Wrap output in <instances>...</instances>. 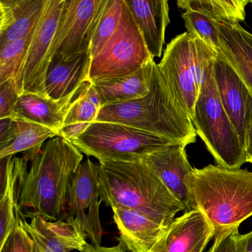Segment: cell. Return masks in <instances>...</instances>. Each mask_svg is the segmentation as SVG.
<instances>
[{
  "instance_id": "1",
  "label": "cell",
  "mask_w": 252,
  "mask_h": 252,
  "mask_svg": "<svg viewBox=\"0 0 252 252\" xmlns=\"http://www.w3.org/2000/svg\"><path fill=\"white\" fill-rule=\"evenodd\" d=\"M32 160L16 157L17 209L24 215H39L50 221L61 219L72 179L83 162V154L63 137L51 138Z\"/></svg>"
},
{
  "instance_id": "2",
  "label": "cell",
  "mask_w": 252,
  "mask_h": 252,
  "mask_svg": "<svg viewBox=\"0 0 252 252\" xmlns=\"http://www.w3.org/2000/svg\"><path fill=\"white\" fill-rule=\"evenodd\" d=\"M98 164L100 199L106 206L132 209L166 227L185 211L141 159L103 160Z\"/></svg>"
},
{
  "instance_id": "3",
  "label": "cell",
  "mask_w": 252,
  "mask_h": 252,
  "mask_svg": "<svg viewBox=\"0 0 252 252\" xmlns=\"http://www.w3.org/2000/svg\"><path fill=\"white\" fill-rule=\"evenodd\" d=\"M189 187L194 210L204 215L215 237L252 216V172L247 169L212 164L194 169Z\"/></svg>"
},
{
  "instance_id": "4",
  "label": "cell",
  "mask_w": 252,
  "mask_h": 252,
  "mask_svg": "<svg viewBox=\"0 0 252 252\" xmlns=\"http://www.w3.org/2000/svg\"><path fill=\"white\" fill-rule=\"evenodd\" d=\"M95 122L122 124L186 145L195 142L197 136L191 119L174 99L156 63L146 96L103 106Z\"/></svg>"
},
{
  "instance_id": "5",
  "label": "cell",
  "mask_w": 252,
  "mask_h": 252,
  "mask_svg": "<svg viewBox=\"0 0 252 252\" xmlns=\"http://www.w3.org/2000/svg\"><path fill=\"white\" fill-rule=\"evenodd\" d=\"M218 53L185 32L166 46L158 67L177 104L192 119L202 85L213 76Z\"/></svg>"
},
{
  "instance_id": "6",
  "label": "cell",
  "mask_w": 252,
  "mask_h": 252,
  "mask_svg": "<svg viewBox=\"0 0 252 252\" xmlns=\"http://www.w3.org/2000/svg\"><path fill=\"white\" fill-rule=\"evenodd\" d=\"M191 120L218 165L236 169L246 163L244 146L222 107L214 74L202 85Z\"/></svg>"
},
{
  "instance_id": "7",
  "label": "cell",
  "mask_w": 252,
  "mask_h": 252,
  "mask_svg": "<svg viewBox=\"0 0 252 252\" xmlns=\"http://www.w3.org/2000/svg\"><path fill=\"white\" fill-rule=\"evenodd\" d=\"M70 142L88 157L103 160H131L175 141L132 126L112 122H94L78 138Z\"/></svg>"
},
{
  "instance_id": "8",
  "label": "cell",
  "mask_w": 252,
  "mask_h": 252,
  "mask_svg": "<svg viewBox=\"0 0 252 252\" xmlns=\"http://www.w3.org/2000/svg\"><path fill=\"white\" fill-rule=\"evenodd\" d=\"M153 60L127 7L117 33L91 60L90 81L95 83L123 77L135 73Z\"/></svg>"
},
{
  "instance_id": "9",
  "label": "cell",
  "mask_w": 252,
  "mask_h": 252,
  "mask_svg": "<svg viewBox=\"0 0 252 252\" xmlns=\"http://www.w3.org/2000/svg\"><path fill=\"white\" fill-rule=\"evenodd\" d=\"M107 0H64L50 58L70 59L91 53L95 29Z\"/></svg>"
},
{
  "instance_id": "10",
  "label": "cell",
  "mask_w": 252,
  "mask_h": 252,
  "mask_svg": "<svg viewBox=\"0 0 252 252\" xmlns=\"http://www.w3.org/2000/svg\"><path fill=\"white\" fill-rule=\"evenodd\" d=\"M99 164L88 158L79 165L69 187L60 220L79 224L93 246H101L104 230L100 220Z\"/></svg>"
},
{
  "instance_id": "11",
  "label": "cell",
  "mask_w": 252,
  "mask_h": 252,
  "mask_svg": "<svg viewBox=\"0 0 252 252\" xmlns=\"http://www.w3.org/2000/svg\"><path fill=\"white\" fill-rule=\"evenodd\" d=\"M64 0H47L33 33L22 74L24 93L48 97L45 88L50 50L64 7Z\"/></svg>"
},
{
  "instance_id": "12",
  "label": "cell",
  "mask_w": 252,
  "mask_h": 252,
  "mask_svg": "<svg viewBox=\"0 0 252 252\" xmlns=\"http://www.w3.org/2000/svg\"><path fill=\"white\" fill-rule=\"evenodd\" d=\"M213 74L222 107L246 147V135L252 121V93L220 51Z\"/></svg>"
},
{
  "instance_id": "13",
  "label": "cell",
  "mask_w": 252,
  "mask_h": 252,
  "mask_svg": "<svg viewBox=\"0 0 252 252\" xmlns=\"http://www.w3.org/2000/svg\"><path fill=\"white\" fill-rule=\"evenodd\" d=\"M187 146L181 143L173 144L141 159L179 200L186 212H190L194 210L189 187L194 168L189 162L186 153Z\"/></svg>"
},
{
  "instance_id": "14",
  "label": "cell",
  "mask_w": 252,
  "mask_h": 252,
  "mask_svg": "<svg viewBox=\"0 0 252 252\" xmlns=\"http://www.w3.org/2000/svg\"><path fill=\"white\" fill-rule=\"evenodd\" d=\"M20 214L36 252H81L88 244V235L76 222L63 220L50 221L39 215H33L28 222L22 212Z\"/></svg>"
},
{
  "instance_id": "15",
  "label": "cell",
  "mask_w": 252,
  "mask_h": 252,
  "mask_svg": "<svg viewBox=\"0 0 252 252\" xmlns=\"http://www.w3.org/2000/svg\"><path fill=\"white\" fill-rule=\"evenodd\" d=\"M215 231L198 210L175 218L149 252H203Z\"/></svg>"
},
{
  "instance_id": "16",
  "label": "cell",
  "mask_w": 252,
  "mask_h": 252,
  "mask_svg": "<svg viewBox=\"0 0 252 252\" xmlns=\"http://www.w3.org/2000/svg\"><path fill=\"white\" fill-rule=\"evenodd\" d=\"M119 231V244L129 252H149L168 227L136 211L121 206L111 208Z\"/></svg>"
},
{
  "instance_id": "17",
  "label": "cell",
  "mask_w": 252,
  "mask_h": 252,
  "mask_svg": "<svg viewBox=\"0 0 252 252\" xmlns=\"http://www.w3.org/2000/svg\"><path fill=\"white\" fill-rule=\"evenodd\" d=\"M91 60V53L70 59L52 57L45 81L48 98L59 101L78 94L90 80Z\"/></svg>"
},
{
  "instance_id": "18",
  "label": "cell",
  "mask_w": 252,
  "mask_h": 252,
  "mask_svg": "<svg viewBox=\"0 0 252 252\" xmlns=\"http://www.w3.org/2000/svg\"><path fill=\"white\" fill-rule=\"evenodd\" d=\"M153 59L160 57L170 23L166 0H125Z\"/></svg>"
},
{
  "instance_id": "19",
  "label": "cell",
  "mask_w": 252,
  "mask_h": 252,
  "mask_svg": "<svg viewBox=\"0 0 252 252\" xmlns=\"http://www.w3.org/2000/svg\"><path fill=\"white\" fill-rule=\"evenodd\" d=\"M47 0H0V50L30 34Z\"/></svg>"
},
{
  "instance_id": "20",
  "label": "cell",
  "mask_w": 252,
  "mask_h": 252,
  "mask_svg": "<svg viewBox=\"0 0 252 252\" xmlns=\"http://www.w3.org/2000/svg\"><path fill=\"white\" fill-rule=\"evenodd\" d=\"M220 52L252 93V33L240 23H218Z\"/></svg>"
},
{
  "instance_id": "21",
  "label": "cell",
  "mask_w": 252,
  "mask_h": 252,
  "mask_svg": "<svg viewBox=\"0 0 252 252\" xmlns=\"http://www.w3.org/2000/svg\"><path fill=\"white\" fill-rule=\"evenodd\" d=\"M78 94L56 101L37 94L24 93L19 97L12 118L48 126L60 136L69 106Z\"/></svg>"
},
{
  "instance_id": "22",
  "label": "cell",
  "mask_w": 252,
  "mask_h": 252,
  "mask_svg": "<svg viewBox=\"0 0 252 252\" xmlns=\"http://www.w3.org/2000/svg\"><path fill=\"white\" fill-rule=\"evenodd\" d=\"M155 63L154 60H152L127 76L94 83L101 106L133 101L146 96L151 88Z\"/></svg>"
},
{
  "instance_id": "23",
  "label": "cell",
  "mask_w": 252,
  "mask_h": 252,
  "mask_svg": "<svg viewBox=\"0 0 252 252\" xmlns=\"http://www.w3.org/2000/svg\"><path fill=\"white\" fill-rule=\"evenodd\" d=\"M101 107L94 83L88 81L69 106L60 137L70 141L78 138L95 122Z\"/></svg>"
},
{
  "instance_id": "24",
  "label": "cell",
  "mask_w": 252,
  "mask_h": 252,
  "mask_svg": "<svg viewBox=\"0 0 252 252\" xmlns=\"http://www.w3.org/2000/svg\"><path fill=\"white\" fill-rule=\"evenodd\" d=\"M60 136L48 126L21 119H14L8 139L0 144V158L33 151L42 147L48 138Z\"/></svg>"
},
{
  "instance_id": "25",
  "label": "cell",
  "mask_w": 252,
  "mask_h": 252,
  "mask_svg": "<svg viewBox=\"0 0 252 252\" xmlns=\"http://www.w3.org/2000/svg\"><path fill=\"white\" fill-rule=\"evenodd\" d=\"M249 0H179L181 9L195 11L216 23H240L246 20V7Z\"/></svg>"
},
{
  "instance_id": "26",
  "label": "cell",
  "mask_w": 252,
  "mask_h": 252,
  "mask_svg": "<svg viewBox=\"0 0 252 252\" xmlns=\"http://www.w3.org/2000/svg\"><path fill=\"white\" fill-rule=\"evenodd\" d=\"M127 11L125 0H107L95 29L91 46V57H96L120 29Z\"/></svg>"
},
{
  "instance_id": "27",
  "label": "cell",
  "mask_w": 252,
  "mask_h": 252,
  "mask_svg": "<svg viewBox=\"0 0 252 252\" xmlns=\"http://www.w3.org/2000/svg\"><path fill=\"white\" fill-rule=\"evenodd\" d=\"M35 29L26 37L14 41L0 50V84L14 79L20 95L23 94L22 74Z\"/></svg>"
},
{
  "instance_id": "28",
  "label": "cell",
  "mask_w": 252,
  "mask_h": 252,
  "mask_svg": "<svg viewBox=\"0 0 252 252\" xmlns=\"http://www.w3.org/2000/svg\"><path fill=\"white\" fill-rule=\"evenodd\" d=\"M17 182V166L15 157L13 158L8 167L6 188L3 194L0 195V247L3 246L17 225L19 211L16 197Z\"/></svg>"
},
{
  "instance_id": "29",
  "label": "cell",
  "mask_w": 252,
  "mask_h": 252,
  "mask_svg": "<svg viewBox=\"0 0 252 252\" xmlns=\"http://www.w3.org/2000/svg\"><path fill=\"white\" fill-rule=\"evenodd\" d=\"M185 22L187 33L201 39L208 46L218 53L220 50V32L218 23L195 11H186L181 14Z\"/></svg>"
},
{
  "instance_id": "30",
  "label": "cell",
  "mask_w": 252,
  "mask_h": 252,
  "mask_svg": "<svg viewBox=\"0 0 252 252\" xmlns=\"http://www.w3.org/2000/svg\"><path fill=\"white\" fill-rule=\"evenodd\" d=\"M0 252H36L33 240L24 225L20 212L17 216V225L5 243L0 247Z\"/></svg>"
},
{
  "instance_id": "31",
  "label": "cell",
  "mask_w": 252,
  "mask_h": 252,
  "mask_svg": "<svg viewBox=\"0 0 252 252\" xmlns=\"http://www.w3.org/2000/svg\"><path fill=\"white\" fill-rule=\"evenodd\" d=\"M20 96V91L14 79L0 84V119L12 117Z\"/></svg>"
},
{
  "instance_id": "32",
  "label": "cell",
  "mask_w": 252,
  "mask_h": 252,
  "mask_svg": "<svg viewBox=\"0 0 252 252\" xmlns=\"http://www.w3.org/2000/svg\"><path fill=\"white\" fill-rule=\"evenodd\" d=\"M239 237V228L215 236V241L209 252H242Z\"/></svg>"
},
{
  "instance_id": "33",
  "label": "cell",
  "mask_w": 252,
  "mask_h": 252,
  "mask_svg": "<svg viewBox=\"0 0 252 252\" xmlns=\"http://www.w3.org/2000/svg\"><path fill=\"white\" fill-rule=\"evenodd\" d=\"M14 156L0 158V195L3 194L8 181V167Z\"/></svg>"
},
{
  "instance_id": "34",
  "label": "cell",
  "mask_w": 252,
  "mask_h": 252,
  "mask_svg": "<svg viewBox=\"0 0 252 252\" xmlns=\"http://www.w3.org/2000/svg\"><path fill=\"white\" fill-rule=\"evenodd\" d=\"M14 119L12 117L0 119V144L8 139L12 129Z\"/></svg>"
},
{
  "instance_id": "35",
  "label": "cell",
  "mask_w": 252,
  "mask_h": 252,
  "mask_svg": "<svg viewBox=\"0 0 252 252\" xmlns=\"http://www.w3.org/2000/svg\"><path fill=\"white\" fill-rule=\"evenodd\" d=\"M81 252H126L120 245L111 247L101 246H93L88 243L85 249Z\"/></svg>"
},
{
  "instance_id": "36",
  "label": "cell",
  "mask_w": 252,
  "mask_h": 252,
  "mask_svg": "<svg viewBox=\"0 0 252 252\" xmlns=\"http://www.w3.org/2000/svg\"><path fill=\"white\" fill-rule=\"evenodd\" d=\"M239 243L242 252H252V231L247 234H240Z\"/></svg>"
},
{
  "instance_id": "37",
  "label": "cell",
  "mask_w": 252,
  "mask_h": 252,
  "mask_svg": "<svg viewBox=\"0 0 252 252\" xmlns=\"http://www.w3.org/2000/svg\"><path fill=\"white\" fill-rule=\"evenodd\" d=\"M245 150H246V162L252 163V121L248 129Z\"/></svg>"
},
{
  "instance_id": "38",
  "label": "cell",
  "mask_w": 252,
  "mask_h": 252,
  "mask_svg": "<svg viewBox=\"0 0 252 252\" xmlns=\"http://www.w3.org/2000/svg\"><path fill=\"white\" fill-rule=\"evenodd\" d=\"M250 3L252 4V1H250Z\"/></svg>"
}]
</instances>
